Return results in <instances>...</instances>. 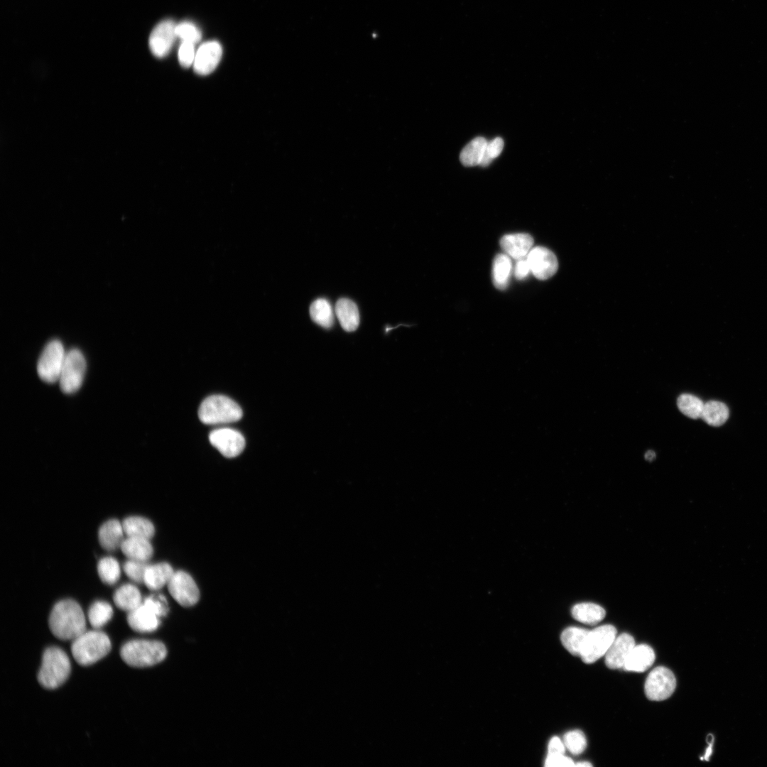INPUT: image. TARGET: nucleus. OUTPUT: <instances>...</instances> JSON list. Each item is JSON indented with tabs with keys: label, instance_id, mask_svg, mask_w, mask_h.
Instances as JSON below:
<instances>
[{
	"label": "nucleus",
	"instance_id": "obj_29",
	"mask_svg": "<svg viewBox=\"0 0 767 767\" xmlns=\"http://www.w3.org/2000/svg\"><path fill=\"white\" fill-rule=\"evenodd\" d=\"M728 407L722 402L709 401L704 404L701 418L711 426H720L729 418Z\"/></svg>",
	"mask_w": 767,
	"mask_h": 767
},
{
	"label": "nucleus",
	"instance_id": "obj_4",
	"mask_svg": "<svg viewBox=\"0 0 767 767\" xmlns=\"http://www.w3.org/2000/svg\"><path fill=\"white\" fill-rule=\"evenodd\" d=\"M71 670L70 661L62 649L50 647L43 653L38 680L46 689H55L64 683Z\"/></svg>",
	"mask_w": 767,
	"mask_h": 767
},
{
	"label": "nucleus",
	"instance_id": "obj_2",
	"mask_svg": "<svg viewBox=\"0 0 767 767\" xmlns=\"http://www.w3.org/2000/svg\"><path fill=\"white\" fill-rule=\"evenodd\" d=\"M111 648L109 636L99 631H85L73 640L71 651L81 665H92L105 657Z\"/></svg>",
	"mask_w": 767,
	"mask_h": 767
},
{
	"label": "nucleus",
	"instance_id": "obj_31",
	"mask_svg": "<svg viewBox=\"0 0 767 767\" xmlns=\"http://www.w3.org/2000/svg\"><path fill=\"white\" fill-rule=\"evenodd\" d=\"M113 616L111 606L104 601L94 602L88 611V619L94 629H99L109 621Z\"/></svg>",
	"mask_w": 767,
	"mask_h": 767
},
{
	"label": "nucleus",
	"instance_id": "obj_42",
	"mask_svg": "<svg viewBox=\"0 0 767 767\" xmlns=\"http://www.w3.org/2000/svg\"><path fill=\"white\" fill-rule=\"evenodd\" d=\"M548 756H556L564 754L565 746L563 741L557 736L550 739L548 747Z\"/></svg>",
	"mask_w": 767,
	"mask_h": 767
},
{
	"label": "nucleus",
	"instance_id": "obj_37",
	"mask_svg": "<svg viewBox=\"0 0 767 767\" xmlns=\"http://www.w3.org/2000/svg\"><path fill=\"white\" fill-rule=\"evenodd\" d=\"M504 148V141L500 137H496L491 141H487L484 155L479 165L486 166L501 153Z\"/></svg>",
	"mask_w": 767,
	"mask_h": 767
},
{
	"label": "nucleus",
	"instance_id": "obj_34",
	"mask_svg": "<svg viewBox=\"0 0 767 767\" xmlns=\"http://www.w3.org/2000/svg\"><path fill=\"white\" fill-rule=\"evenodd\" d=\"M563 743L569 751L578 755L582 754L587 747V739L584 733L580 730H573L567 732L563 737Z\"/></svg>",
	"mask_w": 767,
	"mask_h": 767
},
{
	"label": "nucleus",
	"instance_id": "obj_19",
	"mask_svg": "<svg viewBox=\"0 0 767 767\" xmlns=\"http://www.w3.org/2000/svg\"><path fill=\"white\" fill-rule=\"evenodd\" d=\"M655 660V653L646 644L635 646L629 655L623 668L627 671L644 672Z\"/></svg>",
	"mask_w": 767,
	"mask_h": 767
},
{
	"label": "nucleus",
	"instance_id": "obj_11",
	"mask_svg": "<svg viewBox=\"0 0 767 767\" xmlns=\"http://www.w3.org/2000/svg\"><path fill=\"white\" fill-rule=\"evenodd\" d=\"M210 443L224 457L232 458L244 450L245 439L239 431L230 428H219L211 431Z\"/></svg>",
	"mask_w": 767,
	"mask_h": 767
},
{
	"label": "nucleus",
	"instance_id": "obj_28",
	"mask_svg": "<svg viewBox=\"0 0 767 767\" xmlns=\"http://www.w3.org/2000/svg\"><path fill=\"white\" fill-rule=\"evenodd\" d=\"M487 141L482 136L477 137L462 150L459 159L465 166L480 165L484 155Z\"/></svg>",
	"mask_w": 767,
	"mask_h": 767
},
{
	"label": "nucleus",
	"instance_id": "obj_23",
	"mask_svg": "<svg viewBox=\"0 0 767 767\" xmlns=\"http://www.w3.org/2000/svg\"><path fill=\"white\" fill-rule=\"evenodd\" d=\"M113 600L121 610L131 611L139 606L143 600L138 589L131 584H124L114 592Z\"/></svg>",
	"mask_w": 767,
	"mask_h": 767
},
{
	"label": "nucleus",
	"instance_id": "obj_8",
	"mask_svg": "<svg viewBox=\"0 0 767 767\" xmlns=\"http://www.w3.org/2000/svg\"><path fill=\"white\" fill-rule=\"evenodd\" d=\"M86 371V361L83 354L77 349L66 353L59 378L60 389L65 393H73L82 386Z\"/></svg>",
	"mask_w": 767,
	"mask_h": 767
},
{
	"label": "nucleus",
	"instance_id": "obj_10",
	"mask_svg": "<svg viewBox=\"0 0 767 767\" xmlns=\"http://www.w3.org/2000/svg\"><path fill=\"white\" fill-rule=\"evenodd\" d=\"M167 585L170 595L183 606H192L199 600L200 592L197 584L184 571L175 572Z\"/></svg>",
	"mask_w": 767,
	"mask_h": 767
},
{
	"label": "nucleus",
	"instance_id": "obj_9",
	"mask_svg": "<svg viewBox=\"0 0 767 767\" xmlns=\"http://www.w3.org/2000/svg\"><path fill=\"white\" fill-rule=\"evenodd\" d=\"M676 687L673 673L663 666L655 668L648 674L645 682V694L653 701H662L668 698Z\"/></svg>",
	"mask_w": 767,
	"mask_h": 767
},
{
	"label": "nucleus",
	"instance_id": "obj_21",
	"mask_svg": "<svg viewBox=\"0 0 767 767\" xmlns=\"http://www.w3.org/2000/svg\"><path fill=\"white\" fill-rule=\"evenodd\" d=\"M174 572L172 567L166 562L148 565L143 583L151 590H158L168 584Z\"/></svg>",
	"mask_w": 767,
	"mask_h": 767
},
{
	"label": "nucleus",
	"instance_id": "obj_22",
	"mask_svg": "<svg viewBox=\"0 0 767 767\" xmlns=\"http://www.w3.org/2000/svg\"><path fill=\"white\" fill-rule=\"evenodd\" d=\"M336 315L342 328L347 332L357 330L359 314L357 305L349 299H339L335 305Z\"/></svg>",
	"mask_w": 767,
	"mask_h": 767
},
{
	"label": "nucleus",
	"instance_id": "obj_40",
	"mask_svg": "<svg viewBox=\"0 0 767 767\" xmlns=\"http://www.w3.org/2000/svg\"><path fill=\"white\" fill-rule=\"evenodd\" d=\"M545 766L547 767H570L575 766V763L570 758L561 754L547 756Z\"/></svg>",
	"mask_w": 767,
	"mask_h": 767
},
{
	"label": "nucleus",
	"instance_id": "obj_1",
	"mask_svg": "<svg viewBox=\"0 0 767 767\" xmlns=\"http://www.w3.org/2000/svg\"><path fill=\"white\" fill-rule=\"evenodd\" d=\"M49 626L58 638L73 641L86 631L85 616L81 606L72 599L58 602L51 611Z\"/></svg>",
	"mask_w": 767,
	"mask_h": 767
},
{
	"label": "nucleus",
	"instance_id": "obj_36",
	"mask_svg": "<svg viewBox=\"0 0 767 767\" xmlns=\"http://www.w3.org/2000/svg\"><path fill=\"white\" fill-rule=\"evenodd\" d=\"M176 34L178 37L183 40V41H187L194 44L198 43L202 38L201 32L197 27L194 23L188 21H184L177 24Z\"/></svg>",
	"mask_w": 767,
	"mask_h": 767
},
{
	"label": "nucleus",
	"instance_id": "obj_35",
	"mask_svg": "<svg viewBox=\"0 0 767 767\" xmlns=\"http://www.w3.org/2000/svg\"><path fill=\"white\" fill-rule=\"evenodd\" d=\"M147 566L146 562L129 559L124 563L123 570L129 579L141 583L143 582Z\"/></svg>",
	"mask_w": 767,
	"mask_h": 767
},
{
	"label": "nucleus",
	"instance_id": "obj_5",
	"mask_svg": "<svg viewBox=\"0 0 767 767\" xmlns=\"http://www.w3.org/2000/svg\"><path fill=\"white\" fill-rule=\"evenodd\" d=\"M198 416L206 425L227 424L239 420L242 417V410L230 398L223 395H212L201 403Z\"/></svg>",
	"mask_w": 767,
	"mask_h": 767
},
{
	"label": "nucleus",
	"instance_id": "obj_45",
	"mask_svg": "<svg viewBox=\"0 0 767 767\" xmlns=\"http://www.w3.org/2000/svg\"><path fill=\"white\" fill-rule=\"evenodd\" d=\"M575 766L590 767V766H592V764L590 763L588 761H582V762H580V763H576Z\"/></svg>",
	"mask_w": 767,
	"mask_h": 767
},
{
	"label": "nucleus",
	"instance_id": "obj_15",
	"mask_svg": "<svg viewBox=\"0 0 767 767\" xmlns=\"http://www.w3.org/2000/svg\"><path fill=\"white\" fill-rule=\"evenodd\" d=\"M160 618L151 606L142 602L139 606L129 612L127 622L135 631L148 633L158 628Z\"/></svg>",
	"mask_w": 767,
	"mask_h": 767
},
{
	"label": "nucleus",
	"instance_id": "obj_43",
	"mask_svg": "<svg viewBox=\"0 0 767 767\" xmlns=\"http://www.w3.org/2000/svg\"><path fill=\"white\" fill-rule=\"evenodd\" d=\"M655 457H656V454L652 450H648V451H647L646 452L645 458H646V460L652 461L653 459H655Z\"/></svg>",
	"mask_w": 767,
	"mask_h": 767
},
{
	"label": "nucleus",
	"instance_id": "obj_13",
	"mask_svg": "<svg viewBox=\"0 0 767 767\" xmlns=\"http://www.w3.org/2000/svg\"><path fill=\"white\" fill-rule=\"evenodd\" d=\"M526 258L531 271L538 279H548L557 270L558 263L555 255L545 247L532 248Z\"/></svg>",
	"mask_w": 767,
	"mask_h": 767
},
{
	"label": "nucleus",
	"instance_id": "obj_26",
	"mask_svg": "<svg viewBox=\"0 0 767 767\" xmlns=\"http://www.w3.org/2000/svg\"><path fill=\"white\" fill-rule=\"evenodd\" d=\"M589 633V630L587 629L568 627L561 634L562 644L571 654L580 656Z\"/></svg>",
	"mask_w": 767,
	"mask_h": 767
},
{
	"label": "nucleus",
	"instance_id": "obj_20",
	"mask_svg": "<svg viewBox=\"0 0 767 767\" xmlns=\"http://www.w3.org/2000/svg\"><path fill=\"white\" fill-rule=\"evenodd\" d=\"M120 549L128 559L146 562L153 555V549L149 539L138 537H126Z\"/></svg>",
	"mask_w": 767,
	"mask_h": 767
},
{
	"label": "nucleus",
	"instance_id": "obj_17",
	"mask_svg": "<svg viewBox=\"0 0 767 767\" xmlns=\"http://www.w3.org/2000/svg\"><path fill=\"white\" fill-rule=\"evenodd\" d=\"M533 244V237L525 233L506 234L500 241L501 247L506 254L516 260L526 257Z\"/></svg>",
	"mask_w": 767,
	"mask_h": 767
},
{
	"label": "nucleus",
	"instance_id": "obj_32",
	"mask_svg": "<svg viewBox=\"0 0 767 767\" xmlns=\"http://www.w3.org/2000/svg\"><path fill=\"white\" fill-rule=\"evenodd\" d=\"M97 572L101 580L109 585L115 584L121 575L119 564L112 557L102 558L97 564Z\"/></svg>",
	"mask_w": 767,
	"mask_h": 767
},
{
	"label": "nucleus",
	"instance_id": "obj_44",
	"mask_svg": "<svg viewBox=\"0 0 767 767\" xmlns=\"http://www.w3.org/2000/svg\"><path fill=\"white\" fill-rule=\"evenodd\" d=\"M712 744L710 743L709 747L707 748V749L706 751V754H705V755L704 756L705 759L708 760V758L709 757V756L711 755L712 751Z\"/></svg>",
	"mask_w": 767,
	"mask_h": 767
},
{
	"label": "nucleus",
	"instance_id": "obj_33",
	"mask_svg": "<svg viewBox=\"0 0 767 767\" xmlns=\"http://www.w3.org/2000/svg\"><path fill=\"white\" fill-rule=\"evenodd\" d=\"M704 404L700 398L690 393H682L677 400L680 412L692 419L701 418Z\"/></svg>",
	"mask_w": 767,
	"mask_h": 767
},
{
	"label": "nucleus",
	"instance_id": "obj_27",
	"mask_svg": "<svg viewBox=\"0 0 767 767\" xmlns=\"http://www.w3.org/2000/svg\"><path fill=\"white\" fill-rule=\"evenodd\" d=\"M512 263L510 257L506 254L496 255L494 260L492 267V280L494 286L499 289H505L511 275Z\"/></svg>",
	"mask_w": 767,
	"mask_h": 767
},
{
	"label": "nucleus",
	"instance_id": "obj_39",
	"mask_svg": "<svg viewBox=\"0 0 767 767\" xmlns=\"http://www.w3.org/2000/svg\"><path fill=\"white\" fill-rule=\"evenodd\" d=\"M143 602L151 606L160 617L165 616L168 612L167 600L161 594L150 595L146 597Z\"/></svg>",
	"mask_w": 767,
	"mask_h": 767
},
{
	"label": "nucleus",
	"instance_id": "obj_16",
	"mask_svg": "<svg viewBox=\"0 0 767 767\" xmlns=\"http://www.w3.org/2000/svg\"><path fill=\"white\" fill-rule=\"evenodd\" d=\"M635 646V641L629 633L616 637L605 654L606 665L610 669L623 668L629 655Z\"/></svg>",
	"mask_w": 767,
	"mask_h": 767
},
{
	"label": "nucleus",
	"instance_id": "obj_3",
	"mask_svg": "<svg viewBox=\"0 0 767 767\" xmlns=\"http://www.w3.org/2000/svg\"><path fill=\"white\" fill-rule=\"evenodd\" d=\"M167 650L158 641L135 639L123 645L120 651L122 660L129 665L145 668L154 665L165 659Z\"/></svg>",
	"mask_w": 767,
	"mask_h": 767
},
{
	"label": "nucleus",
	"instance_id": "obj_38",
	"mask_svg": "<svg viewBox=\"0 0 767 767\" xmlns=\"http://www.w3.org/2000/svg\"><path fill=\"white\" fill-rule=\"evenodd\" d=\"M195 55V44L183 41L178 50V60L180 65L184 67H189L193 64Z\"/></svg>",
	"mask_w": 767,
	"mask_h": 767
},
{
	"label": "nucleus",
	"instance_id": "obj_7",
	"mask_svg": "<svg viewBox=\"0 0 767 767\" xmlns=\"http://www.w3.org/2000/svg\"><path fill=\"white\" fill-rule=\"evenodd\" d=\"M616 628L610 624H605L589 631L580 657L585 663H593L605 656L612 642L616 637Z\"/></svg>",
	"mask_w": 767,
	"mask_h": 767
},
{
	"label": "nucleus",
	"instance_id": "obj_14",
	"mask_svg": "<svg viewBox=\"0 0 767 767\" xmlns=\"http://www.w3.org/2000/svg\"><path fill=\"white\" fill-rule=\"evenodd\" d=\"M222 55V48L217 41H207L200 45L196 52L193 68L201 75L210 74L217 67Z\"/></svg>",
	"mask_w": 767,
	"mask_h": 767
},
{
	"label": "nucleus",
	"instance_id": "obj_18",
	"mask_svg": "<svg viewBox=\"0 0 767 767\" xmlns=\"http://www.w3.org/2000/svg\"><path fill=\"white\" fill-rule=\"evenodd\" d=\"M122 523L116 519L104 522L98 531L101 546L106 550L114 551L120 548L124 538Z\"/></svg>",
	"mask_w": 767,
	"mask_h": 767
},
{
	"label": "nucleus",
	"instance_id": "obj_24",
	"mask_svg": "<svg viewBox=\"0 0 767 767\" xmlns=\"http://www.w3.org/2000/svg\"><path fill=\"white\" fill-rule=\"evenodd\" d=\"M571 613L575 619L588 625L598 624L606 615V611L603 607L589 602L575 604L572 608Z\"/></svg>",
	"mask_w": 767,
	"mask_h": 767
},
{
	"label": "nucleus",
	"instance_id": "obj_25",
	"mask_svg": "<svg viewBox=\"0 0 767 767\" xmlns=\"http://www.w3.org/2000/svg\"><path fill=\"white\" fill-rule=\"evenodd\" d=\"M126 537L151 538L155 533L153 523L147 518L141 516H129L122 523Z\"/></svg>",
	"mask_w": 767,
	"mask_h": 767
},
{
	"label": "nucleus",
	"instance_id": "obj_30",
	"mask_svg": "<svg viewBox=\"0 0 767 767\" xmlns=\"http://www.w3.org/2000/svg\"><path fill=\"white\" fill-rule=\"evenodd\" d=\"M310 315L312 320L325 328H330L334 322L333 311L330 303L324 299L315 300L310 305Z\"/></svg>",
	"mask_w": 767,
	"mask_h": 767
},
{
	"label": "nucleus",
	"instance_id": "obj_41",
	"mask_svg": "<svg viewBox=\"0 0 767 767\" xmlns=\"http://www.w3.org/2000/svg\"><path fill=\"white\" fill-rule=\"evenodd\" d=\"M516 261L514 268V275L517 279H524L531 271L527 258L524 257Z\"/></svg>",
	"mask_w": 767,
	"mask_h": 767
},
{
	"label": "nucleus",
	"instance_id": "obj_12",
	"mask_svg": "<svg viewBox=\"0 0 767 767\" xmlns=\"http://www.w3.org/2000/svg\"><path fill=\"white\" fill-rule=\"evenodd\" d=\"M177 24L170 19L158 23L149 36L148 45L151 53L157 58H163L170 52L175 38Z\"/></svg>",
	"mask_w": 767,
	"mask_h": 767
},
{
	"label": "nucleus",
	"instance_id": "obj_6",
	"mask_svg": "<svg viewBox=\"0 0 767 767\" xmlns=\"http://www.w3.org/2000/svg\"><path fill=\"white\" fill-rule=\"evenodd\" d=\"M66 353L59 340L46 344L37 364V372L43 381L53 384L59 380Z\"/></svg>",
	"mask_w": 767,
	"mask_h": 767
}]
</instances>
